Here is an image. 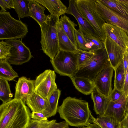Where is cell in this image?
<instances>
[{"label": "cell", "mask_w": 128, "mask_h": 128, "mask_svg": "<svg viewBox=\"0 0 128 128\" xmlns=\"http://www.w3.org/2000/svg\"><path fill=\"white\" fill-rule=\"evenodd\" d=\"M75 53L79 66L83 64L94 56L95 52L85 51L78 49Z\"/></svg>", "instance_id": "32"}, {"label": "cell", "mask_w": 128, "mask_h": 128, "mask_svg": "<svg viewBox=\"0 0 128 128\" xmlns=\"http://www.w3.org/2000/svg\"><path fill=\"white\" fill-rule=\"evenodd\" d=\"M13 96L8 81L0 78V99L2 103L10 101Z\"/></svg>", "instance_id": "30"}, {"label": "cell", "mask_w": 128, "mask_h": 128, "mask_svg": "<svg viewBox=\"0 0 128 128\" xmlns=\"http://www.w3.org/2000/svg\"><path fill=\"white\" fill-rule=\"evenodd\" d=\"M69 5L67 14L73 16L77 21L78 30L84 36L100 39L99 36L91 24L86 20L78 11L74 0H69Z\"/></svg>", "instance_id": "12"}, {"label": "cell", "mask_w": 128, "mask_h": 128, "mask_svg": "<svg viewBox=\"0 0 128 128\" xmlns=\"http://www.w3.org/2000/svg\"><path fill=\"white\" fill-rule=\"evenodd\" d=\"M114 70L110 63L109 64L97 74L94 81L96 90L108 98L112 90V80Z\"/></svg>", "instance_id": "11"}, {"label": "cell", "mask_w": 128, "mask_h": 128, "mask_svg": "<svg viewBox=\"0 0 128 128\" xmlns=\"http://www.w3.org/2000/svg\"><path fill=\"white\" fill-rule=\"evenodd\" d=\"M59 21L66 34L72 42L78 48L75 35V27L76 26L77 24L65 14L61 16Z\"/></svg>", "instance_id": "23"}, {"label": "cell", "mask_w": 128, "mask_h": 128, "mask_svg": "<svg viewBox=\"0 0 128 128\" xmlns=\"http://www.w3.org/2000/svg\"><path fill=\"white\" fill-rule=\"evenodd\" d=\"M61 91L58 89L55 90L47 100L48 106L43 113L48 118L54 116L58 110V103Z\"/></svg>", "instance_id": "26"}, {"label": "cell", "mask_w": 128, "mask_h": 128, "mask_svg": "<svg viewBox=\"0 0 128 128\" xmlns=\"http://www.w3.org/2000/svg\"><path fill=\"white\" fill-rule=\"evenodd\" d=\"M78 11L91 24L100 40L104 42L106 36L103 29L105 23L97 10L95 0H74Z\"/></svg>", "instance_id": "5"}, {"label": "cell", "mask_w": 128, "mask_h": 128, "mask_svg": "<svg viewBox=\"0 0 128 128\" xmlns=\"http://www.w3.org/2000/svg\"><path fill=\"white\" fill-rule=\"evenodd\" d=\"M122 91L126 97L128 96V66L125 73V81Z\"/></svg>", "instance_id": "38"}, {"label": "cell", "mask_w": 128, "mask_h": 128, "mask_svg": "<svg viewBox=\"0 0 128 128\" xmlns=\"http://www.w3.org/2000/svg\"><path fill=\"white\" fill-rule=\"evenodd\" d=\"M26 102L32 112H34L43 113L48 106L47 100L34 92L27 98Z\"/></svg>", "instance_id": "20"}, {"label": "cell", "mask_w": 128, "mask_h": 128, "mask_svg": "<svg viewBox=\"0 0 128 128\" xmlns=\"http://www.w3.org/2000/svg\"><path fill=\"white\" fill-rule=\"evenodd\" d=\"M86 126L90 128H102L97 124L94 123L91 124L89 122L86 124Z\"/></svg>", "instance_id": "42"}, {"label": "cell", "mask_w": 128, "mask_h": 128, "mask_svg": "<svg viewBox=\"0 0 128 128\" xmlns=\"http://www.w3.org/2000/svg\"><path fill=\"white\" fill-rule=\"evenodd\" d=\"M54 70L47 69L37 76L34 80V92L47 100L58 89Z\"/></svg>", "instance_id": "8"}, {"label": "cell", "mask_w": 128, "mask_h": 128, "mask_svg": "<svg viewBox=\"0 0 128 128\" xmlns=\"http://www.w3.org/2000/svg\"><path fill=\"white\" fill-rule=\"evenodd\" d=\"M46 8L52 16L59 19L61 15L67 14L68 8L60 0H35Z\"/></svg>", "instance_id": "17"}, {"label": "cell", "mask_w": 128, "mask_h": 128, "mask_svg": "<svg viewBox=\"0 0 128 128\" xmlns=\"http://www.w3.org/2000/svg\"></svg>", "instance_id": "45"}, {"label": "cell", "mask_w": 128, "mask_h": 128, "mask_svg": "<svg viewBox=\"0 0 128 128\" xmlns=\"http://www.w3.org/2000/svg\"><path fill=\"white\" fill-rule=\"evenodd\" d=\"M95 2L98 12L105 22L118 27L128 34V16L112 10L99 0H95Z\"/></svg>", "instance_id": "10"}, {"label": "cell", "mask_w": 128, "mask_h": 128, "mask_svg": "<svg viewBox=\"0 0 128 128\" xmlns=\"http://www.w3.org/2000/svg\"><path fill=\"white\" fill-rule=\"evenodd\" d=\"M29 108L14 98L0 106V128H27L31 119Z\"/></svg>", "instance_id": "1"}, {"label": "cell", "mask_w": 128, "mask_h": 128, "mask_svg": "<svg viewBox=\"0 0 128 128\" xmlns=\"http://www.w3.org/2000/svg\"><path fill=\"white\" fill-rule=\"evenodd\" d=\"M59 20L57 22V28L60 50L75 53L78 48L73 44L66 34Z\"/></svg>", "instance_id": "19"}, {"label": "cell", "mask_w": 128, "mask_h": 128, "mask_svg": "<svg viewBox=\"0 0 128 128\" xmlns=\"http://www.w3.org/2000/svg\"><path fill=\"white\" fill-rule=\"evenodd\" d=\"M124 94L122 91L119 90L114 88L109 98L110 101L115 102L118 100Z\"/></svg>", "instance_id": "36"}, {"label": "cell", "mask_w": 128, "mask_h": 128, "mask_svg": "<svg viewBox=\"0 0 128 128\" xmlns=\"http://www.w3.org/2000/svg\"><path fill=\"white\" fill-rule=\"evenodd\" d=\"M114 70V88L122 91L125 78V72L122 62L118 64Z\"/></svg>", "instance_id": "28"}, {"label": "cell", "mask_w": 128, "mask_h": 128, "mask_svg": "<svg viewBox=\"0 0 128 128\" xmlns=\"http://www.w3.org/2000/svg\"><path fill=\"white\" fill-rule=\"evenodd\" d=\"M110 63L105 48L98 50L89 60L78 66L74 76L88 78L94 81L97 74Z\"/></svg>", "instance_id": "6"}, {"label": "cell", "mask_w": 128, "mask_h": 128, "mask_svg": "<svg viewBox=\"0 0 128 128\" xmlns=\"http://www.w3.org/2000/svg\"><path fill=\"white\" fill-rule=\"evenodd\" d=\"M75 35L78 48L83 50L88 51L87 44L82 33L78 30L76 29Z\"/></svg>", "instance_id": "34"}, {"label": "cell", "mask_w": 128, "mask_h": 128, "mask_svg": "<svg viewBox=\"0 0 128 128\" xmlns=\"http://www.w3.org/2000/svg\"><path fill=\"white\" fill-rule=\"evenodd\" d=\"M122 63L126 73L128 66V49L125 50L124 52L122 58Z\"/></svg>", "instance_id": "40"}, {"label": "cell", "mask_w": 128, "mask_h": 128, "mask_svg": "<svg viewBox=\"0 0 128 128\" xmlns=\"http://www.w3.org/2000/svg\"><path fill=\"white\" fill-rule=\"evenodd\" d=\"M50 62L56 72L70 78L77 72L78 66L76 53L60 50Z\"/></svg>", "instance_id": "7"}, {"label": "cell", "mask_w": 128, "mask_h": 128, "mask_svg": "<svg viewBox=\"0 0 128 128\" xmlns=\"http://www.w3.org/2000/svg\"><path fill=\"white\" fill-rule=\"evenodd\" d=\"M18 77L17 73L7 61L0 60V78L8 81Z\"/></svg>", "instance_id": "27"}, {"label": "cell", "mask_w": 128, "mask_h": 128, "mask_svg": "<svg viewBox=\"0 0 128 128\" xmlns=\"http://www.w3.org/2000/svg\"><path fill=\"white\" fill-rule=\"evenodd\" d=\"M90 121L102 128H120V122L109 116L99 115L96 118L91 114Z\"/></svg>", "instance_id": "24"}, {"label": "cell", "mask_w": 128, "mask_h": 128, "mask_svg": "<svg viewBox=\"0 0 128 128\" xmlns=\"http://www.w3.org/2000/svg\"><path fill=\"white\" fill-rule=\"evenodd\" d=\"M28 32L26 25L14 19L9 12H0V40L22 39Z\"/></svg>", "instance_id": "4"}, {"label": "cell", "mask_w": 128, "mask_h": 128, "mask_svg": "<svg viewBox=\"0 0 128 128\" xmlns=\"http://www.w3.org/2000/svg\"><path fill=\"white\" fill-rule=\"evenodd\" d=\"M56 122L55 120L40 121L31 119L27 128H50Z\"/></svg>", "instance_id": "31"}, {"label": "cell", "mask_w": 128, "mask_h": 128, "mask_svg": "<svg viewBox=\"0 0 128 128\" xmlns=\"http://www.w3.org/2000/svg\"><path fill=\"white\" fill-rule=\"evenodd\" d=\"M69 125L65 121L55 122L50 128H69Z\"/></svg>", "instance_id": "39"}, {"label": "cell", "mask_w": 128, "mask_h": 128, "mask_svg": "<svg viewBox=\"0 0 128 128\" xmlns=\"http://www.w3.org/2000/svg\"><path fill=\"white\" fill-rule=\"evenodd\" d=\"M31 118L36 120L42 121L47 120V118L42 113L32 112L31 113Z\"/></svg>", "instance_id": "37"}, {"label": "cell", "mask_w": 128, "mask_h": 128, "mask_svg": "<svg viewBox=\"0 0 128 128\" xmlns=\"http://www.w3.org/2000/svg\"><path fill=\"white\" fill-rule=\"evenodd\" d=\"M29 8V16L36 21L40 27L47 19V15L44 13L46 8L35 0H30Z\"/></svg>", "instance_id": "18"}, {"label": "cell", "mask_w": 128, "mask_h": 128, "mask_svg": "<svg viewBox=\"0 0 128 128\" xmlns=\"http://www.w3.org/2000/svg\"><path fill=\"white\" fill-rule=\"evenodd\" d=\"M30 0H14V9L19 20L29 16V4Z\"/></svg>", "instance_id": "29"}, {"label": "cell", "mask_w": 128, "mask_h": 128, "mask_svg": "<svg viewBox=\"0 0 128 128\" xmlns=\"http://www.w3.org/2000/svg\"><path fill=\"white\" fill-rule=\"evenodd\" d=\"M104 43L110 64L114 70L118 64L122 62L124 50L108 36H106Z\"/></svg>", "instance_id": "16"}, {"label": "cell", "mask_w": 128, "mask_h": 128, "mask_svg": "<svg viewBox=\"0 0 128 128\" xmlns=\"http://www.w3.org/2000/svg\"><path fill=\"white\" fill-rule=\"evenodd\" d=\"M5 41L12 46L10 55L7 61L10 64L21 65L28 62L33 57L30 49L21 40H6Z\"/></svg>", "instance_id": "9"}, {"label": "cell", "mask_w": 128, "mask_h": 128, "mask_svg": "<svg viewBox=\"0 0 128 128\" xmlns=\"http://www.w3.org/2000/svg\"><path fill=\"white\" fill-rule=\"evenodd\" d=\"M90 128L88 127H86L83 128Z\"/></svg>", "instance_id": "43"}, {"label": "cell", "mask_w": 128, "mask_h": 128, "mask_svg": "<svg viewBox=\"0 0 128 128\" xmlns=\"http://www.w3.org/2000/svg\"><path fill=\"white\" fill-rule=\"evenodd\" d=\"M103 29L108 36L124 50L128 49V34L123 30L116 26L105 22Z\"/></svg>", "instance_id": "14"}, {"label": "cell", "mask_w": 128, "mask_h": 128, "mask_svg": "<svg viewBox=\"0 0 128 128\" xmlns=\"http://www.w3.org/2000/svg\"><path fill=\"white\" fill-rule=\"evenodd\" d=\"M70 78L76 88L86 95L91 94L95 88L94 81L88 78L75 76Z\"/></svg>", "instance_id": "21"}, {"label": "cell", "mask_w": 128, "mask_h": 128, "mask_svg": "<svg viewBox=\"0 0 128 128\" xmlns=\"http://www.w3.org/2000/svg\"><path fill=\"white\" fill-rule=\"evenodd\" d=\"M15 89L14 98L25 103L27 98L34 92V80L21 77L16 84Z\"/></svg>", "instance_id": "15"}, {"label": "cell", "mask_w": 128, "mask_h": 128, "mask_svg": "<svg viewBox=\"0 0 128 128\" xmlns=\"http://www.w3.org/2000/svg\"><path fill=\"white\" fill-rule=\"evenodd\" d=\"M91 97L94 104V110L96 114L104 116L110 101L108 98L100 93L95 88L91 94Z\"/></svg>", "instance_id": "22"}, {"label": "cell", "mask_w": 128, "mask_h": 128, "mask_svg": "<svg viewBox=\"0 0 128 128\" xmlns=\"http://www.w3.org/2000/svg\"><path fill=\"white\" fill-rule=\"evenodd\" d=\"M128 97L124 94L118 100L115 101H110L104 116L115 118L120 122L128 112Z\"/></svg>", "instance_id": "13"}, {"label": "cell", "mask_w": 128, "mask_h": 128, "mask_svg": "<svg viewBox=\"0 0 128 128\" xmlns=\"http://www.w3.org/2000/svg\"><path fill=\"white\" fill-rule=\"evenodd\" d=\"M57 112L69 125L75 127L86 126L91 114L88 102L70 96L63 100Z\"/></svg>", "instance_id": "2"}, {"label": "cell", "mask_w": 128, "mask_h": 128, "mask_svg": "<svg viewBox=\"0 0 128 128\" xmlns=\"http://www.w3.org/2000/svg\"><path fill=\"white\" fill-rule=\"evenodd\" d=\"M112 10L128 16V0H99Z\"/></svg>", "instance_id": "25"}, {"label": "cell", "mask_w": 128, "mask_h": 128, "mask_svg": "<svg viewBox=\"0 0 128 128\" xmlns=\"http://www.w3.org/2000/svg\"><path fill=\"white\" fill-rule=\"evenodd\" d=\"M0 6L1 11L6 12L7 9H14V0H0Z\"/></svg>", "instance_id": "35"}, {"label": "cell", "mask_w": 128, "mask_h": 128, "mask_svg": "<svg viewBox=\"0 0 128 128\" xmlns=\"http://www.w3.org/2000/svg\"><path fill=\"white\" fill-rule=\"evenodd\" d=\"M59 19L47 15L46 21L40 27L42 50L50 60L54 59L60 50L57 22Z\"/></svg>", "instance_id": "3"}, {"label": "cell", "mask_w": 128, "mask_h": 128, "mask_svg": "<svg viewBox=\"0 0 128 128\" xmlns=\"http://www.w3.org/2000/svg\"></svg>", "instance_id": "44"}, {"label": "cell", "mask_w": 128, "mask_h": 128, "mask_svg": "<svg viewBox=\"0 0 128 128\" xmlns=\"http://www.w3.org/2000/svg\"><path fill=\"white\" fill-rule=\"evenodd\" d=\"M11 47L5 41L2 40L0 42V60L7 61L10 55Z\"/></svg>", "instance_id": "33"}, {"label": "cell", "mask_w": 128, "mask_h": 128, "mask_svg": "<svg viewBox=\"0 0 128 128\" xmlns=\"http://www.w3.org/2000/svg\"><path fill=\"white\" fill-rule=\"evenodd\" d=\"M121 128H128V112H126L123 120L120 122Z\"/></svg>", "instance_id": "41"}]
</instances>
